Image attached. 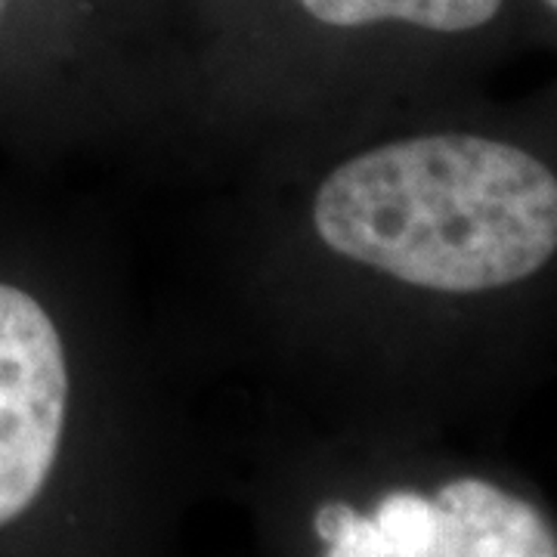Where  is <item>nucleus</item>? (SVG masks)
Listing matches in <instances>:
<instances>
[{"label":"nucleus","instance_id":"1","mask_svg":"<svg viewBox=\"0 0 557 557\" xmlns=\"http://www.w3.org/2000/svg\"><path fill=\"white\" fill-rule=\"evenodd\" d=\"M313 223L341 258L428 292L478 295L555 258L557 177L498 139H399L335 168Z\"/></svg>","mask_w":557,"mask_h":557},{"label":"nucleus","instance_id":"2","mask_svg":"<svg viewBox=\"0 0 557 557\" xmlns=\"http://www.w3.org/2000/svg\"><path fill=\"white\" fill-rule=\"evenodd\" d=\"M322 557H557L539 511L496 483L461 478L434 498L391 493L372 515L344 502L317 511Z\"/></svg>","mask_w":557,"mask_h":557},{"label":"nucleus","instance_id":"3","mask_svg":"<svg viewBox=\"0 0 557 557\" xmlns=\"http://www.w3.org/2000/svg\"><path fill=\"white\" fill-rule=\"evenodd\" d=\"M69 369L53 319L0 282V523L38 498L57 461Z\"/></svg>","mask_w":557,"mask_h":557},{"label":"nucleus","instance_id":"4","mask_svg":"<svg viewBox=\"0 0 557 557\" xmlns=\"http://www.w3.org/2000/svg\"><path fill=\"white\" fill-rule=\"evenodd\" d=\"M307 16L335 28L406 22L424 32H474L496 16L502 0H298Z\"/></svg>","mask_w":557,"mask_h":557},{"label":"nucleus","instance_id":"5","mask_svg":"<svg viewBox=\"0 0 557 557\" xmlns=\"http://www.w3.org/2000/svg\"><path fill=\"white\" fill-rule=\"evenodd\" d=\"M545 3H548V7H552V10L557 13V0H545Z\"/></svg>","mask_w":557,"mask_h":557},{"label":"nucleus","instance_id":"6","mask_svg":"<svg viewBox=\"0 0 557 557\" xmlns=\"http://www.w3.org/2000/svg\"><path fill=\"white\" fill-rule=\"evenodd\" d=\"M3 3H7V0H0V13H3Z\"/></svg>","mask_w":557,"mask_h":557}]
</instances>
